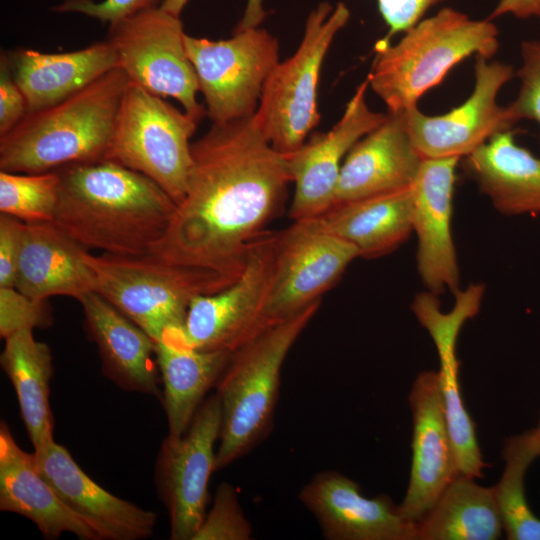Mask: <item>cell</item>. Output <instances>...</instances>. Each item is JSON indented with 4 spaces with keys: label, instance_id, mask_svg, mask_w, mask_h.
I'll use <instances>...</instances> for the list:
<instances>
[{
    "label": "cell",
    "instance_id": "cell-1",
    "mask_svg": "<svg viewBox=\"0 0 540 540\" xmlns=\"http://www.w3.org/2000/svg\"><path fill=\"white\" fill-rule=\"evenodd\" d=\"M191 152L186 193L150 253L235 281L292 182L286 155L271 145L255 114L212 123Z\"/></svg>",
    "mask_w": 540,
    "mask_h": 540
},
{
    "label": "cell",
    "instance_id": "cell-2",
    "mask_svg": "<svg viewBox=\"0 0 540 540\" xmlns=\"http://www.w3.org/2000/svg\"><path fill=\"white\" fill-rule=\"evenodd\" d=\"M56 170L60 189L52 222L86 250L144 255L166 232L176 203L144 174L109 159Z\"/></svg>",
    "mask_w": 540,
    "mask_h": 540
},
{
    "label": "cell",
    "instance_id": "cell-3",
    "mask_svg": "<svg viewBox=\"0 0 540 540\" xmlns=\"http://www.w3.org/2000/svg\"><path fill=\"white\" fill-rule=\"evenodd\" d=\"M129 82L116 67L67 99L26 113L0 137V171L41 173L105 159Z\"/></svg>",
    "mask_w": 540,
    "mask_h": 540
},
{
    "label": "cell",
    "instance_id": "cell-4",
    "mask_svg": "<svg viewBox=\"0 0 540 540\" xmlns=\"http://www.w3.org/2000/svg\"><path fill=\"white\" fill-rule=\"evenodd\" d=\"M498 48L499 30L492 20L444 7L403 32L397 43H376L366 78L388 112L401 113L417 106L458 63L471 55L492 59Z\"/></svg>",
    "mask_w": 540,
    "mask_h": 540
},
{
    "label": "cell",
    "instance_id": "cell-5",
    "mask_svg": "<svg viewBox=\"0 0 540 540\" xmlns=\"http://www.w3.org/2000/svg\"><path fill=\"white\" fill-rule=\"evenodd\" d=\"M320 301L268 327L233 352L215 386L221 408L216 471L246 455L270 432L283 363Z\"/></svg>",
    "mask_w": 540,
    "mask_h": 540
},
{
    "label": "cell",
    "instance_id": "cell-6",
    "mask_svg": "<svg viewBox=\"0 0 540 540\" xmlns=\"http://www.w3.org/2000/svg\"><path fill=\"white\" fill-rule=\"evenodd\" d=\"M84 260L101 294L156 343L181 332L191 301L218 292L233 280L213 271L171 263L151 253L93 255Z\"/></svg>",
    "mask_w": 540,
    "mask_h": 540
},
{
    "label": "cell",
    "instance_id": "cell-7",
    "mask_svg": "<svg viewBox=\"0 0 540 540\" xmlns=\"http://www.w3.org/2000/svg\"><path fill=\"white\" fill-rule=\"evenodd\" d=\"M350 17L344 2H320L307 16L295 53L279 61L265 82L255 117L271 145L285 155L298 149L319 124L322 65Z\"/></svg>",
    "mask_w": 540,
    "mask_h": 540
},
{
    "label": "cell",
    "instance_id": "cell-8",
    "mask_svg": "<svg viewBox=\"0 0 540 540\" xmlns=\"http://www.w3.org/2000/svg\"><path fill=\"white\" fill-rule=\"evenodd\" d=\"M199 122L129 82L105 159L149 177L177 205L187 190L192 166L190 139Z\"/></svg>",
    "mask_w": 540,
    "mask_h": 540
},
{
    "label": "cell",
    "instance_id": "cell-9",
    "mask_svg": "<svg viewBox=\"0 0 540 540\" xmlns=\"http://www.w3.org/2000/svg\"><path fill=\"white\" fill-rule=\"evenodd\" d=\"M184 42L212 123L254 115L265 82L280 61L278 39L259 26L234 30L223 40L186 34Z\"/></svg>",
    "mask_w": 540,
    "mask_h": 540
},
{
    "label": "cell",
    "instance_id": "cell-10",
    "mask_svg": "<svg viewBox=\"0 0 540 540\" xmlns=\"http://www.w3.org/2000/svg\"><path fill=\"white\" fill-rule=\"evenodd\" d=\"M185 35L180 16L159 6L111 23L108 40L116 52L117 67L131 83L176 99L200 121L206 109L197 101L199 84L186 52Z\"/></svg>",
    "mask_w": 540,
    "mask_h": 540
},
{
    "label": "cell",
    "instance_id": "cell-11",
    "mask_svg": "<svg viewBox=\"0 0 540 540\" xmlns=\"http://www.w3.org/2000/svg\"><path fill=\"white\" fill-rule=\"evenodd\" d=\"M275 242L276 233L263 232L251 243L235 282L194 298L173 341L198 350L235 352L270 327L264 311L273 278Z\"/></svg>",
    "mask_w": 540,
    "mask_h": 540
},
{
    "label": "cell",
    "instance_id": "cell-12",
    "mask_svg": "<svg viewBox=\"0 0 540 540\" xmlns=\"http://www.w3.org/2000/svg\"><path fill=\"white\" fill-rule=\"evenodd\" d=\"M220 429L221 408L215 393L203 401L184 434H168L160 445L155 484L169 515L172 540H193L206 516Z\"/></svg>",
    "mask_w": 540,
    "mask_h": 540
},
{
    "label": "cell",
    "instance_id": "cell-13",
    "mask_svg": "<svg viewBox=\"0 0 540 540\" xmlns=\"http://www.w3.org/2000/svg\"><path fill=\"white\" fill-rule=\"evenodd\" d=\"M293 221L276 233L273 278L264 311L269 326L321 300L360 257L354 246L325 230L315 217Z\"/></svg>",
    "mask_w": 540,
    "mask_h": 540
},
{
    "label": "cell",
    "instance_id": "cell-14",
    "mask_svg": "<svg viewBox=\"0 0 540 540\" xmlns=\"http://www.w3.org/2000/svg\"><path fill=\"white\" fill-rule=\"evenodd\" d=\"M515 76L513 66L475 56L474 88L459 106L441 115H427L417 106L402 113L407 133L425 159L464 158L515 122L497 99Z\"/></svg>",
    "mask_w": 540,
    "mask_h": 540
},
{
    "label": "cell",
    "instance_id": "cell-15",
    "mask_svg": "<svg viewBox=\"0 0 540 540\" xmlns=\"http://www.w3.org/2000/svg\"><path fill=\"white\" fill-rule=\"evenodd\" d=\"M369 82H361L344 112L327 132L311 134L295 151L286 155L295 192L289 215L293 220L319 216L333 205L343 158L366 134L387 118L367 102Z\"/></svg>",
    "mask_w": 540,
    "mask_h": 540
},
{
    "label": "cell",
    "instance_id": "cell-16",
    "mask_svg": "<svg viewBox=\"0 0 540 540\" xmlns=\"http://www.w3.org/2000/svg\"><path fill=\"white\" fill-rule=\"evenodd\" d=\"M483 293L484 286L480 284L459 290L453 309L447 313L441 310L437 296L429 291L416 295L412 304L415 316L437 348L438 374L458 472L473 479L483 476L487 464L477 443L475 424L460 394L456 342L463 324L479 311Z\"/></svg>",
    "mask_w": 540,
    "mask_h": 540
},
{
    "label": "cell",
    "instance_id": "cell-17",
    "mask_svg": "<svg viewBox=\"0 0 540 540\" xmlns=\"http://www.w3.org/2000/svg\"><path fill=\"white\" fill-rule=\"evenodd\" d=\"M412 462L401 515L418 524L459 474L447 425L438 371H423L409 394Z\"/></svg>",
    "mask_w": 540,
    "mask_h": 540
},
{
    "label": "cell",
    "instance_id": "cell-18",
    "mask_svg": "<svg viewBox=\"0 0 540 540\" xmlns=\"http://www.w3.org/2000/svg\"><path fill=\"white\" fill-rule=\"evenodd\" d=\"M328 540H417V525L406 520L385 494L367 498L357 482L337 471L315 474L298 494Z\"/></svg>",
    "mask_w": 540,
    "mask_h": 540
},
{
    "label": "cell",
    "instance_id": "cell-19",
    "mask_svg": "<svg viewBox=\"0 0 540 540\" xmlns=\"http://www.w3.org/2000/svg\"><path fill=\"white\" fill-rule=\"evenodd\" d=\"M460 158L422 160L411 185L412 231L418 239L417 268L428 291H459V267L451 233L456 167Z\"/></svg>",
    "mask_w": 540,
    "mask_h": 540
},
{
    "label": "cell",
    "instance_id": "cell-20",
    "mask_svg": "<svg viewBox=\"0 0 540 540\" xmlns=\"http://www.w3.org/2000/svg\"><path fill=\"white\" fill-rule=\"evenodd\" d=\"M37 469L59 499L83 519L100 540H141L153 534L157 514L99 486L54 440L34 449Z\"/></svg>",
    "mask_w": 540,
    "mask_h": 540
},
{
    "label": "cell",
    "instance_id": "cell-21",
    "mask_svg": "<svg viewBox=\"0 0 540 540\" xmlns=\"http://www.w3.org/2000/svg\"><path fill=\"white\" fill-rule=\"evenodd\" d=\"M423 158L407 133L402 113H389L362 137L341 166L333 206L410 188Z\"/></svg>",
    "mask_w": 540,
    "mask_h": 540
},
{
    "label": "cell",
    "instance_id": "cell-22",
    "mask_svg": "<svg viewBox=\"0 0 540 540\" xmlns=\"http://www.w3.org/2000/svg\"><path fill=\"white\" fill-rule=\"evenodd\" d=\"M79 303L104 375L125 391L159 397L156 342L98 292L86 294Z\"/></svg>",
    "mask_w": 540,
    "mask_h": 540
},
{
    "label": "cell",
    "instance_id": "cell-23",
    "mask_svg": "<svg viewBox=\"0 0 540 540\" xmlns=\"http://www.w3.org/2000/svg\"><path fill=\"white\" fill-rule=\"evenodd\" d=\"M0 510L28 518L50 540L65 532L82 540H100L59 499L37 469L33 453L18 446L5 421L0 423Z\"/></svg>",
    "mask_w": 540,
    "mask_h": 540
},
{
    "label": "cell",
    "instance_id": "cell-24",
    "mask_svg": "<svg viewBox=\"0 0 540 540\" xmlns=\"http://www.w3.org/2000/svg\"><path fill=\"white\" fill-rule=\"evenodd\" d=\"M86 251L53 222L25 223L15 288L33 299L67 296L79 301L95 291Z\"/></svg>",
    "mask_w": 540,
    "mask_h": 540
},
{
    "label": "cell",
    "instance_id": "cell-25",
    "mask_svg": "<svg viewBox=\"0 0 540 540\" xmlns=\"http://www.w3.org/2000/svg\"><path fill=\"white\" fill-rule=\"evenodd\" d=\"M8 57L13 77L25 97L27 113L67 99L117 67L116 52L108 39L76 51L41 53L18 49Z\"/></svg>",
    "mask_w": 540,
    "mask_h": 540
},
{
    "label": "cell",
    "instance_id": "cell-26",
    "mask_svg": "<svg viewBox=\"0 0 540 540\" xmlns=\"http://www.w3.org/2000/svg\"><path fill=\"white\" fill-rule=\"evenodd\" d=\"M463 165L500 213H540V156L517 144L512 129L491 137Z\"/></svg>",
    "mask_w": 540,
    "mask_h": 540
},
{
    "label": "cell",
    "instance_id": "cell-27",
    "mask_svg": "<svg viewBox=\"0 0 540 540\" xmlns=\"http://www.w3.org/2000/svg\"><path fill=\"white\" fill-rule=\"evenodd\" d=\"M328 232L343 239L360 257L386 255L412 232L411 187L335 205L315 217Z\"/></svg>",
    "mask_w": 540,
    "mask_h": 540
},
{
    "label": "cell",
    "instance_id": "cell-28",
    "mask_svg": "<svg viewBox=\"0 0 540 540\" xmlns=\"http://www.w3.org/2000/svg\"><path fill=\"white\" fill-rule=\"evenodd\" d=\"M232 354L222 350H198L169 340L156 343L168 434L180 436L186 432L205 395L216 386Z\"/></svg>",
    "mask_w": 540,
    "mask_h": 540
},
{
    "label": "cell",
    "instance_id": "cell-29",
    "mask_svg": "<svg viewBox=\"0 0 540 540\" xmlns=\"http://www.w3.org/2000/svg\"><path fill=\"white\" fill-rule=\"evenodd\" d=\"M0 356L19 404L34 449L54 440V418L49 403L53 357L49 346L37 341L33 330L17 331L5 339Z\"/></svg>",
    "mask_w": 540,
    "mask_h": 540
},
{
    "label": "cell",
    "instance_id": "cell-30",
    "mask_svg": "<svg viewBox=\"0 0 540 540\" xmlns=\"http://www.w3.org/2000/svg\"><path fill=\"white\" fill-rule=\"evenodd\" d=\"M502 531L492 487L458 474L417 524V540H496Z\"/></svg>",
    "mask_w": 540,
    "mask_h": 540
},
{
    "label": "cell",
    "instance_id": "cell-31",
    "mask_svg": "<svg viewBox=\"0 0 540 540\" xmlns=\"http://www.w3.org/2000/svg\"><path fill=\"white\" fill-rule=\"evenodd\" d=\"M502 456L503 473L492 490L506 538L540 540V518L529 507L524 484L529 466L539 457L535 428L506 439Z\"/></svg>",
    "mask_w": 540,
    "mask_h": 540
},
{
    "label": "cell",
    "instance_id": "cell-32",
    "mask_svg": "<svg viewBox=\"0 0 540 540\" xmlns=\"http://www.w3.org/2000/svg\"><path fill=\"white\" fill-rule=\"evenodd\" d=\"M60 175L0 171V212L25 223L52 222L59 199Z\"/></svg>",
    "mask_w": 540,
    "mask_h": 540
},
{
    "label": "cell",
    "instance_id": "cell-33",
    "mask_svg": "<svg viewBox=\"0 0 540 540\" xmlns=\"http://www.w3.org/2000/svg\"><path fill=\"white\" fill-rule=\"evenodd\" d=\"M252 526L245 517L236 489L221 483L214 495L213 505L195 533L193 540H249Z\"/></svg>",
    "mask_w": 540,
    "mask_h": 540
},
{
    "label": "cell",
    "instance_id": "cell-34",
    "mask_svg": "<svg viewBox=\"0 0 540 540\" xmlns=\"http://www.w3.org/2000/svg\"><path fill=\"white\" fill-rule=\"evenodd\" d=\"M521 65L515 72L520 81L515 99L506 108L516 123L527 119L539 126L540 142V40H525L520 45Z\"/></svg>",
    "mask_w": 540,
    "mask_h": 540
},
{
    "label": "cell",
    "instance_id": "cell-35",
    "mask_svg": "<svg viewBox=\"0 0 540 540\" xmlns=\"http://www.w3.org/2000/svg\"><path fill=\"white\" fill-rule=\"evenodd\" d=\"M53 322L47 300L33 299L15 287H0V336L24 329L47 328Z\"/></svg>",
    "mask_w": 540,
    "mask_h": 540
},
{
    "label": "cell",
    "instance_id": "cell-36",
    "mask_svg": "<svg viewBox=\"0 0 540 540\" xmlns=\"http://www.w3.org/2000/svg\"><path fill=\"white\" fill-rule=\"evenodd\" d=\"M162 2L163 0H66L53 10L60 13H81L111 24L140 11L159 7Z\"/></svg>",
    "mask_w": 540,
    "mask_h": 540
},
{
    "label": "cell",
    "instance_id": "cell-37",
    "mask_svg": "<svg viewBox=\"0 0 540 540\" xmlns=\"http://www.w3.org/2000/svg\"><path fill=\"white\" fill-rule=\"evenodd\" d=\"M379 13L388 31L377 44L385 45L399 33L421 20L434 6L449 0H376Z\"/></svg>",
    "mask_w": 540,
    "mask_h": 540
},
{
    "label": "cell",
    "instance_id": "cell-38",
    "mask_svg": "<svg viewBox=\"0 0 540 540\" xmlns=\"http://www.w3.org/2000/svg\"><path fill=\"white\" fill-rule=\"evenodd\" d=\"M27 113L25 97L17 85L7 53L0 57V137L12 130Z\"/></svg>",
    "mask_w": 540,
    "mask_h": 540
},
{
    "label": "cell",
    "instance_id": "cell-39",
    "mask_svg": "<svg viewBox=\"0 0 540 540\" xmlns=\"http://www.w3.org/2000/svg\"><path fill=\"white\" fill-rule=\"evenodd\" d=\"M25 222L0 214V287H15Z\"/></svg>",
    "mask_w": 540,
    "mask_h": 540
},
{
    "label": "cell",
    "instance_id": "cell-40",
    "mask_svg": "<svg viewBox=\"0 0 540 540\" xmlns=\"http://www.w3.org/2000/svg\"><path fill=\"white\" fill-rule=\"evenodd\" d=\"M189 0H163L160 7L176 16H180ZM264 0H247L243 15L234 30L259 27L267 17Z\"/></svg>",
    "mask_w": 540,
    "mask_h": 540
},
{
    "label": "cell",
    "instance_id": "cell-41",
    "mask_svg": "<svg viewBox=\"0 0 540 540\" xmlns=\"http://www.w3.org/2000/svg\"><path fill=\"white\" fill-rule=\"evenodd\" d=\"M505 15L519 19L540 17V0H499L488 19Z\"/></svg>",
    "mask_w": 540,
    "mask_h": 540
},
{
    "label": "cell",
    "instance_id": "cell-42",
    "mask_svg": "<svg viewBox=\"0 0 540 540\" xmlns=\"http://www.w3.org/2000/svg\"><path fill=\"white\" fill-rule=\"evenodd\" d=\"M535 430H536L538 440H539V457H540V418H539L538 426L535 428Z\"/></svg>",
    "mask_w": 540,
    "mask_h": 540
}]
</instances>
